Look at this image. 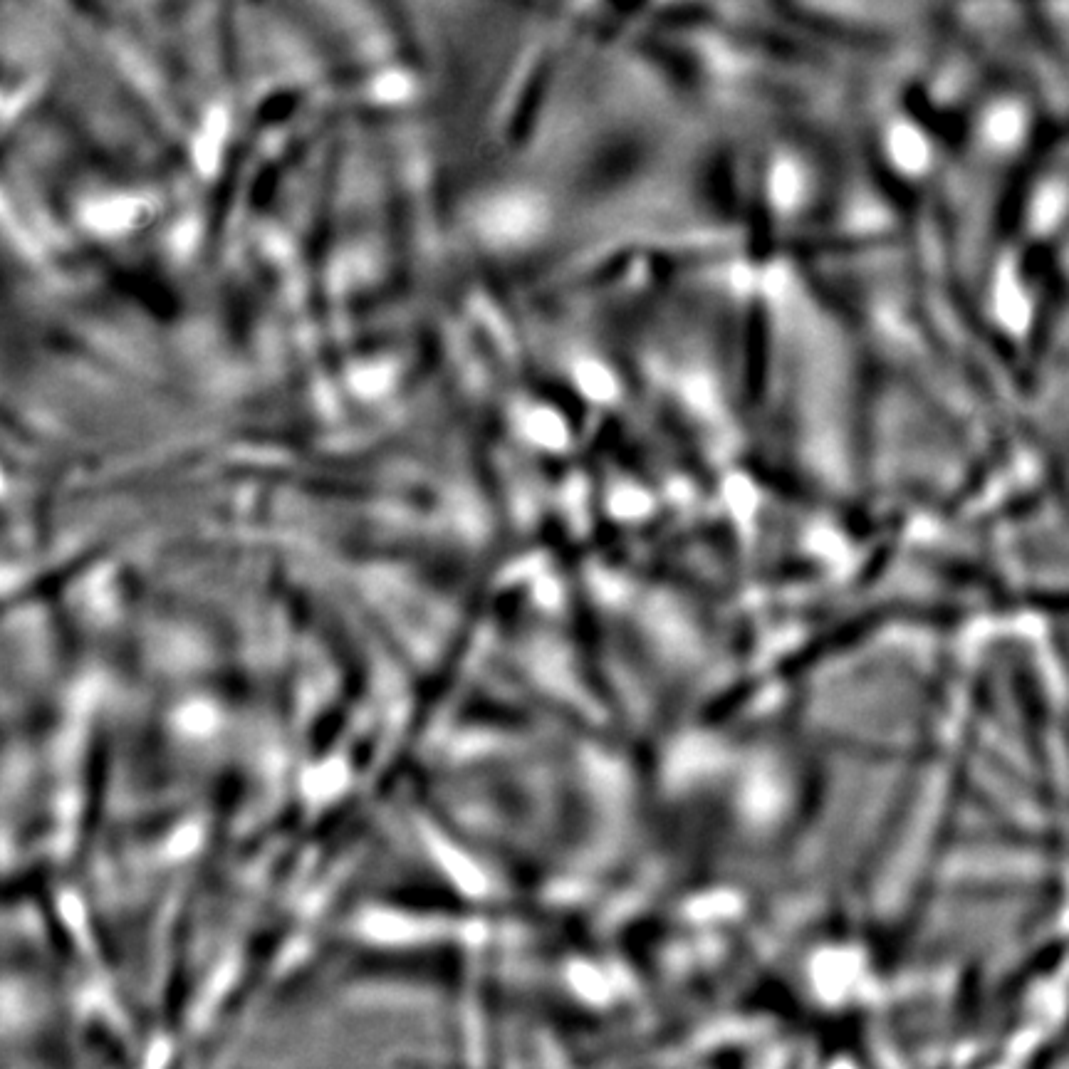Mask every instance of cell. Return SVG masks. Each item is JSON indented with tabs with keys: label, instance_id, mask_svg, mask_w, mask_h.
<instances>
[{
	"label": "cell",
	"instance_id": "1",
	"mask_svg": "<svg viewBox=\"0 0 1069 1069\" xmlns=\"http://www.w3.org/2000/svg\"><path fill=\"white\" fill-rule=\"evenodd\" d=\"M533 218V206L523 198H515V201L498 203L490 213L488 223L493 233H500V236H520V233H525L533 226Z\"/></svg>",
	"mask_w": 1069,
	"mask_h": 1069
},
{
	"label": "cell",
	"instance_id": "2",
	"mask_svg": "<svg viewBox=\"0 0 1069 1069\" xmlns=\"http://www.w3.org/2000/svg\"><path fill=\"white\" fill-rule=\"evenodd\" d=\"M891 154H894L896 164H901L904 169H921L926 164L928 146L921 134H916L914 129H896L894 137H891Z\"/></svg>",
	"mask_w": 1069,
	"mask_h": 1069
},
{
	"label": "cell",
	"instance_id": "3",
	"mask_svg": "<svg viewBox=\"0 0 1069 1069\" xmlns=\"http://www.w3.org/2000/svg\"><path fill=\"white\" fill-rule=\"evenodd\" d=\"M528 431L542 446L555 448L565 443V426H562V421L557 419L555 414H550V411H537V414L530 416Z\"/></svg>",
	"mask_w": 1069,
	"mask_h": 1069
},
{
	"label": "cell",
	"instance_id": "4",
	"mask_svg": "<svg viewBox=\"0 0 1069 1069\" xmlns=\"http://www.w3.org/2000/svg\"><path fill=\"white\" fill-rule=\"evenodd\" d=\"M577 379H580V387L587 391L592 399H609V396L617 391L612 377H609L602 367H597V364H582L580 372H577Z\"/></svg>",
	"mask_w": 1069,
	"mask_h": 1069
},
{
	"label": "cell",
	"instance_id": "5",
	"mask_svg": "<svg viewBox=\"0 0 1069 1069\" xmlns=\"http://www.w3.org/2000/svg\"><path fill=\"white\" fill-rule=\"evenodd\" d=\"M221 129H223V114H218V117H211L208 119L206 129H203L201 139H198V161H201L203 166L211 164L213 159H216V151H218V139H221Z\"/></svg>",
	"mask_w": 1069,
	"mask_h": 1069
},
{
	"label": "cell",
	"instance_id": "6",
	"mask_svg": "<svg viewBox=\"0 0 1069 1069\" xmlns=\"http://www.w3.org/2000/svg\"><path fill=\"white\" fill-rule=\"evenodd\" d=\"M129 208H132V203H127V201H107L95 208L92 221H95L99 228H114V226H119V223L127 221Z\"/></svg>",
	"mask_w": 1069,
	"mask_h": 1069
},
{
	"label": "cell",
	"instance_id": "7",
	"mask_svg": "<svg viewBox=\"0 0 1069 1069\" xmlns=\"http://www.w3.org/2000/svg\"><path fill=\"white\" fill-rule=\"evenodd\" d=\"M773 191H775V196H778V201L790 203L792 198L797 196V176H795V171L787 169V166H782L778 174H775Z\"/></svg>",
	"mask_w": 1069,
	"mask_h": 1069
}]
</instances>
